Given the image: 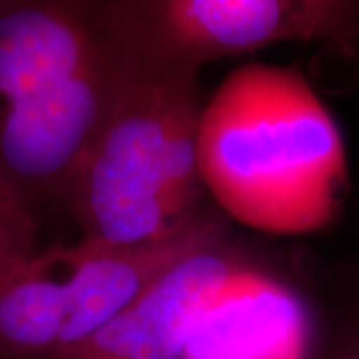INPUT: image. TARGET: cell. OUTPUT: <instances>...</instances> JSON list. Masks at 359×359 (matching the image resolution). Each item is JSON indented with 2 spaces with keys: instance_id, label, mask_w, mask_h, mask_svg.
Wrapping results in <instances>:
<instances>
[{
  "instance_id": "cell-1",
  "label": "cell",
  "mask_w": 359,
  "mask_h": 359,
  "mask_svg": "<svg viewBox=\"0 0 359 359\" xmlns=\"http://www.w3.org/2000/svg\"><path fill=\"white\" fill-rule=\"evenodd\" d=\"M200 174L219 212L264 233L323 230L341 212L349 168L334 116L299 70L250 62L202 108Z\"/></svg>"
},
{
  "instance_id": "cell-2",
  "label": "cell",
  "mask_w": 359,
  "mask_h": 359,
  "mask_svg": "<svg viewBox=\"0 0 359 359\" xmlns=\"http://www.w3.org/2000/svg\"><path fill=\"white\" fill-rule=\"evenodd\" d=\"M120 72L92 2L0 0V176L34 212L70 204Z\"/></svg>"
},
{
  "instance_id": "cell-3",
  "label": "cell",
  "mask_w": 359,
  "mask_h": 359,
  "mask_svg": "<svg viewBox=\"0 0 359 359\" xmlns=\"http://www.w3.org/2000/svg\"><path fill=\"white\" fill-rule=\"evenodd\" d=\"M116 50L122 72L114 102L70 208L84 240L136 244L176 230L205 208L198 156L204 104L198 74L152 68Z\"/></svg>"
},
{
  "instance_id": "cell-4",
  "label": "cell",
  "mask_w": 359,
  "mask_h": 359,
  "mask_svg": "<svg viewBox=\"0 0 359 359\" xmlns=\"http://www.w3.org/2000/svg\"><path fill=\"white\" fill-rule=\"evenodd\" d=\"M104 32L132 60L192 72L276 44L318 42L344 54L359 46L353 0H100Z\"/></svg>"
},
{
  "instance_id": "cell-5",
  "label": "cell",
  "mask_w": 359,
  "mask_h": 359,
  "mask_svg": "<svg viewBox=\"0 0 359 359\" xmlns=\"http://www.w3.org/2000/svg\"><path fill=\"white\" fill-rule=\"evenodd\" d=\"M222 240H226L224 214L205 205L176 230L146 242L102 244L82 238L66 245L70 323L62 351L102 330L182 259Z\"/></svg>"
},
{
  "instance_id": "cell-6",
  "label": "cell",
  "mask_w": 359,
  "mask_h": 359,
  "mask_svg": "<svg viewBox=\"0 0 359 359\" xmlns=\"http://www.w3.org/2000/svg\"><path fill=\"white\" fill-rule=\"evenodd\" d=\"M236 264L226 240L194 252L102 330L52 359H188L202 318L236 282Z\"/></svg>"
},
{
  "instance_id": "cell-7",
  "label": "cell",
  "mask_w": 359,
  "mask_h": 359,
  "mask_svg": "<svg viewBox=\"0 0 359 359\" xmlns=\"http://www.w3.org/2000/svg\"><path fill=\"white\" fill-rule=\"evenodd\" d=\"M66 245L39 252L0 282V359H52L66 346Z\"/></svg>"
},
{
  "instance_id": "cell-8",
  "label": "cell",
  "mask_w": 359,
  "mask_h": 359,
  "mask_svg": "<svg viewBox=\"0 0 359 359\" xmlns=\"http://www.w3.org/2000/svg\"><path fill=\"white\" fill-rule=\"evenodd\" d=\"M36 212L0 176V282L39 254Z\"/></svg>"
},
{
  "instance_id": "cell-9",
  "label": "cell",
  "mask_w": 359,
  "mask_h": 359,
  "mask_svg": "<svg viewBox=\"0 0 359 359\" xmlns=\"http://www.w3.org/2000/svg\"><path fill=\"white\" fill-rule=\"evenodd\" d=\"M344 359H359V349H355V351H351L349 355H346Z\"/></svg>"
}]
</instances>
